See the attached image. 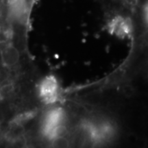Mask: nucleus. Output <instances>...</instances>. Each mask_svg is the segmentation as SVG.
Listing matches in <instances>:
<instances>
[{"label":"nucleus","mask_w":148,"mask_h":148,"mask_svg":"<svg viewBox=\"0 0 148 148\" xmlns=\"http://www.w3.org/2000/svg\"><path fill=\"white\" fill-rule=\"evenodd\" d=\"M108 16V24L123 23L133 28L147 24V0H100Z\"/></svg>","instance_id":"f257e3e1"},{"label":"nucleus","mask_w":148,"mask_h":148,"mask_svg":"<svg viewBox=\"0 0 148 148\" xmlns=\"http://www.w3.org/2000/svg\"><path fill=\"white\" fill-rule=\"evenodd\" d=\"M58 84L56 79L53 76L46 77L42 81L39 87L40 97L47 103L53 102L58 98Z\"/></svg>","instance_id":"f03ea898"},{"label":"nucleus","mask_w":148,"mask_h":148,"mask_svg":"<svg viewBox=\"0 0 148 148\" xmlns=\"http://www.w3.org/2000/svg\"><path fill=\"white\" fill-rule=\"evenodd\" d=\"M63 119L64 112L60 108L54 109L47 112L42 125V132L44 134L48 137L52 130L56 126L60 124L61 122L63 121Z\"/></svg>","instance_id":"7ed1b4c3"},{"label":"nucleus","mask_w":148,"mask_h":148,"mask_svg":"<svg viewBox=\"0 0 148 148\" xmlns=\"http://www.w3.org/2000/svg\"><path fill=\"white\" fill-rule=\"evenodd\" d=\"M53 145H54L55 147H67V146L69 145V143H68L67 140H66L64 137L56 138H55V139H53Z\"/></svg>","instance_id":"20e7f679"}]
</instances>
